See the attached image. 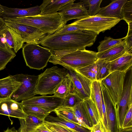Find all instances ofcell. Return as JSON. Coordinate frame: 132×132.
<instances>
[{"mask_svg":"<svg viewBox=\"0 0 132 132\" xmlns=\"http://www.w3.org/2000/svg\"><path fill=\"white\" fill-rule=\"evenodd\" d=\"M97 35L93 32L84 30L57 35L48 34L40 44L51 50H84L86 47L93 45Z\"/></svg>","mask_w":132,"mask_h":132,"instance_id":"obj_1","label":"cell"},{"mask_svg":"<svg viewBox=\"0 0 132 132\" xmlns=\"http://www.w3.org/2000/svg\"><path fill=\"white\" fill-rule=\"evenodd\" d=\"M52 55L48 62L59 64L69 71H74L95 62L97 52L85 50H51Z\"/></svg>","mask_w":132,"mask_h":132,"instance_id":"obj_2","label":"cell"},{"mask_svg":"<svg viewBox=\"0 0 132 132\" xmlns=\"http://www.w3.org/2000/svg\"><path fill=\"white\" fill-rule=\"evenodd\" d=\"M4 20L5 21L12 22L33 27L47 35L54 34L66 25L58 12Z\"/></svg>","mask_w":132,"mask_h":132,"instance_id":"obj_3","label":"cell"},{"mask_svg":"<svg viewBox=\"0 0 132 132\" xmlns=\"http://www.w3.org/2000/svg\"><path fill=\"white\" fill-rule=\"evenodd\" d=\"M67 73L65 68L56 66L47 69L38 75L36 88L37 95L54 94L56 88Z\"/></svg>","mask_w":132,"mask_h":132,"instance_id":"obj_4","label":"cell"},{"mask_svg":"<svg viewBox=\"0 0 132 132\" xmlns=\"http://www.w3.org/2000/svg\"><path fill=\"white\" fill-rule=\"evenodd\" d=\"M22 53L26 65L37 70L45 67L52 55L50 50L35 43L24 44Z\"/></svg>","mask_w":132,"mask_h":132,"instance_id":"obj_5","label":"cell"},{"mask_svg":"<svg viewBox=\"0 0 132 132\" xmlns=\"http://www.w3.org/2000/svg\"><path fill=\"white\" fill-rule=\"evenodd\" d=\"M119 19L106 17L96 14L79 20L72 23L83 30L93 32L97 35L101 32L110 30L118 23Z\"/></svg>","mask_w":132,"mask_h":132,"instance_id":"obj_6","label":"cell"},{"mask_svg":"<svg viewBox=\"0 0 132 132\" xmlns=\"http://www.w3.org/2000/svg\"><path fill=\"white\" fill-rule=\"evenodd\" d=\"M12 76L21 84L12 95L11 98L17 102L30 98L36 95V86L39 75L17 74Z\"/></svg>","mask_w":132,"mask_h":132,"instance_id":"obj_7","label":"cell"},{"mask_svg":"<svg viewBox=\"0 0 132 132\" xmlns=\"http://www.w3.org/2000/svg\"><path fill=\"white\" fill-rule=\"evenodd\" d=\"M132 105V69L126 72L122 92L117 107L119 129L122 128L125 116Z\"/></svg>","mask_w":132,"mask_h":132,"instance_id":"obj_8","label":"cell"},{"mask_svg":"<svg viewBox=\"0 0 132 132\" xmlns=\"http://www.w3.org/2000/svg\"><path fill=\"white\" fill-rule=\"evenodd\" d=\"M126 73L114 71L100 81L108 91L116 108L122 92Z\"/></svg>","mask_w":132,"mask_h":132,"instance_id":"obj_9","label":"cell"},{"mask_svg":"<svg viewBox=\"0 0 132 132\" xmlns=\"http://www.w3.org/2000/svg\"><path fill=\"white\" fill-rule=\"evenodd\" d=\"M5 23L19 35L24 43L27 44H40L41 41L47 35L30 26L10 21H5Z\"/></svg>","mask_w":132,"mask_h":132,"instance_id":"obj_10","label":"cell"},{"mask_svg":"<svg viewBox=\"0 0 132 132\" xmlns=\"http://www.w3.org/2000/svg\"><path fill=\"white\" fill-rule=\"evenodd\" d=\"M75 1L73 0L64 5L58 12L65 24L70 20H79L89 16L88 10L84 2L82 0L80 2L74 3Z\"/></svg>","mask_w":132,"mask_h":132,"instance_id":"obj_11","label":"cell"},{"mask_svg":"<svg viewBox=\"0 0 132 132\" xmlns=\"http://www.w3.org/2000/svg\"><path fill=\"white\" fill-rule=\"evenodd\" d=\"M24 43L20 36L5 24L0 28V47L16 53L22 48Z\"/></svg>","mask_w":132,"mask_h":132,"instance_id":"obj_12","label":"cell"},{"mask_svg":"<svg viewBox=\"0 0 132 132\" xmlns=\"http://www.w3.org/2000/svg\"><path fill=\"white\" fill-rule=\"evenodd\" d=\"M71 79V93L77 95L83 100L90 98L92 81L82 75L69 70Z\"/></svg>","mask_w":132,"mask_h":132,"instance_id":"obj_13","label":"cell"},{"mask_svg":"<svg viewBox=\"0 0 132 132\" xmlns=\"http://www.w3.org/2000/svg\"><path fill=\"white\" fill-rule=\"evenodd\" d=\"M64 98L54 95L34 96L22 101V105H32L41 108L51 113L59 107Z\"/></svg>","mask_w":132,"mask_h":132,"instance_id":"obj_14","label":"cell"},{"mask_svg":"<svg viewBox=\"0 0 132 132\" xmlns=\"http://www.w3.org/2000/svg\"><path fill=\"white\" fill-rule=\"evenodd\" d=\"M101 89L105 106L108 132H118L119 129L117 108L108 91L101 83Z\"/></svg>","mask_w":132,"mask_h":132,"instance_id":"obj_15","label":"cell"},{"mask_svg":"<svg viewBox=\"0 0 132 132\" xmlns=\"http://www.w3.org/2000/svg\"><path fill=\"white\" fill-rule=\"evenodd\" d=\"M0 114L19 118H26L22 105L11 98L0 101Z\"/></svg>","mask_w":132,"mask_h":132,"instance_id":"obj_16","label":"cell"},{"mask_svg":"<svg viewBox=\"0 0 132 132\" xmlns=\"http://www.w3.org/2000/svg\"><path fill=\"white\" fill-rule=\"evenodd\" d=\"M2 7L3 11L0 17L3 19L35 16L41 13L39 6L37 5L26 8L9 7L3 5Z\"/></svg>","mask_w":132,"mask_h":132,"instance_id":"obj_17","label":"cell"},{"mask_svg":"<svg viewBox=\"0 0 132 132\" xmlns=\"http://www.w3.org/2000/svg\"><path fill=\"white\" fill-rule=\"evenodd\" d=\"M21 84L12 76L0 79V101L11 98Z\"/></svg>","mask_w":132,"mask_h":132,"instance_id":"obj_18","label":"cell"},{"mask_svg":"<svg viewBox=\"0 0 132 132\" xmlns=\"http://www.w3.org/2000/svg\"><path fill=\"white\" fill-rule=\"evenodd\" d=\"M127 0H113L108 5L101 9L97 14L102 16L122 20L121 9Z\"/></svg>","mask_w":132,"mask_h":132,"instance_id":"obj_19","label":"cell"},{"mask_svg":"<svg viewBox=\"0 0 132 132\" xmlns=\"http://www.w3.org/2000/svg\"><path fill=\"white\" fill-rule=\"evenodd\" d=\"M124 40L118 44L104 51L97 52L98 59L106 62H111L126 53Z\"/></svg>","mask_w":132,"mask_h":132,"instance_id":"obj_20","label":"cell"},{"mask_svg":"<svg viewBox=\"0 0 132 132\" xmlns=\"http://www.w3.org/2000/svg\"><path fill=\"white\" fill-rule=\"evenodd\" d=\"M110 62L111 73L115 71L127 72L132 68V53H126Z\"/></svg>","mask_w":132,"mask_h":132,"instance_id":"obj_21","label":"cell"},{"mask_svg":"<svg viewBox=\"0 0 132 132\" xmlns=\"http://www.w3.org/2000/svg\"><path fill=\"white\" fill-rule=\"evenodd\" d=\"M73 0H44L39 6V15L53 14L58 12L60 8Z\"/></svg>","mask_w":132,"mask_h":132,"instance_id":"obj_22","label":"cell"},{"mask_svg":"<svg viewBox=\"0 0 132 132\" xmlns=\"http://www.w3.org/2000/svg\"><path fill=\"white\" fill-rule=\"evenodd\" d=\"M45 120L49 123L59 125L72 130L76 132H91V130L79 124L68 121L57 117L48 115Z\"/></svg>","mask_w":132,"mask_h":132,"instance_id":"obj_23","label":"cell"},{"mask_svg":"<svg viewBox=\"0 0 132 132\" xmlns=\"http://www.w3.org/2000/svg\"><path fill=\"white\" fill-rule=\"evenodd\" d=\"M72 108L79 124L91 129L93 125L86 111L83 101Z\"/></svg>","mask_w":132,"mask_h":132,"instance_id":"obj_24","label":"cell"},{"mask_svg":"<svg viewBox=\"0 0 132 132\" xmlns=\"http://www.w3.org/2000/svg\"><path fill=\"white\" fill-rule=\"evenodd\" d=\"M90 98L95 103L97 108L100 121L102 122L103 119V113L100 81L97 80L92 81Z\"/></svg>","mask_w":132,"mask_h":132,"instance_id":"obj_25","label":"cell"},{"mask_svg":"<svg viewBox=\"0 0 132 132\" xmlns=\"http://www.w3.org/2000/svg\"><path fill=\"white\" fill-rule=\"evenodd\" d=\"M20 127L18 132H33L38 126L43 123V121L37 117L27 115L25 118L19 119Z\"/></svg>","mask_w":132,"mask_h":132,"instance_id":"obj_26","label":"cell"},{"mask_svg":"<svg viewBox=\"0 0 132 132\" xmlns=\"http://www.w3.org/2000/svg\"><path fill=\"white\" fill-rule=\"evenodd\" d=\"M71 79L69 73H68L56 88L54 95L64 98L69 93H71Z\"/></svg>","mask_w":132,"mask_h":132,"instance_id":"obj_27","label":"cell"},{"mask_svg":"<svg viewBox=\"0 0 132 132\" xmlns=\"http://www.w3.org/2000/svg\"><path fill=\"white\" fill-rule=\"evenodd\" d=\"M84 106L93 124L96 125L100 121L97 108L95 103L90 98L83 100Z\"/></svg>","mask_w":132,"mask_h":132,"instance_id":"obj_28","label":"cell"},{"mask_svg":"<svg viewBox=\"0 0 132 132\" xmlns=\"http://www.w3.org/2000/svg\"><path fill=\"white\" fill-rule=\"evenodd\" d=\"M22 105L23 110L27 115H30L43 121L50 112L40 107L32 105Z\"/></svg>","mask_w":132,"mask_h":132,"instance_id":"obj_29","label":"cell"},{"mask_svg":"<svg viewBox=\"0 0 132 132\" xmlns=\"http://www.w3.org/2000/svg\"><path fill=\"white\" fill-rule=\"evenodd\" d=\"M54 111L57 117L60 118L68 121L79 124L72 108L59 107Z\"/></svg>","mask_w":132,"mask_h":132,"instance_id":"obj_30","label":"cell"},{"mask_svg":"<svg viewBox=\"0 0 132 132\" xmlns=\"http://www.w3.org/2000/svg\"><path fill=\"white\" fill-rule=\"evenodd\" d=\"M97 66L96 80L101 81L110 73V62H106L98 59L95 62Z\"/></svg>","mask_w":132,"mask_h":132,"instance_id":"obj_31","label":"cell"},{"mask_svg":"<svg viewBox=\"0 0 132 132\" xmlns=\"http://www.w3.org/2000/svg\"><path fill=\"white\" fill-rule=\"evenodd\" d=\"M74 71L92 81L96 80L97 66L95 62Z\"/></svg>","mask_w":132,"mask_h":132,"instance_id":"obj_32","label":"cell"},{"mask_svg":"<svg viewBox=\"0 0 132 132\" xmlns=\"http://www.w3.org/2000/svg\"><path fill=\"white\" fill-rule=\"evenodd\" d=\"M125 39H114L110 37H105L104 39L99 42L100 45L97 47L98 53L101 52L108 50L121 43Z\"/></svg>","mask_w":132,"mask_h":132,"instance_id":"obj_33","label":"cell"},{"mask_svg":"<svg viewBox=\"0 0 132 132\" xmlns=\"http://www.w3.org/2000/svg\"><path fill=\"white\" fill-rule=\"evenodd\" d=\"M13 51L0 47V71L5 68L7 64L16 56Z\"/></svg>","mask_w":132,"mask_h":132,"instance_id":"obj_34","label":"cell"},{"mask_svg":"<svg viewBox=\"0 0 132 132\" xmlns=\"http://www.w3.org/2000/svg\"><path fill=\"white\" fill-rule=\"evenodd\" d=\"M83 100L77 94L70 93L64 98L59 107L73 108Z\"/></svg>","mask_w":132,"mask_h":132,"instance_id":"obj_35","label":"cell"},{"mask_svg":"<svg viewBox=\"0 0 132 132\" xmlns=\"http://www.w3.org/2000/svg\"><path fill=\"white\" fill-rule=\"evenodd\" d=\"M121 13L122 20L128 24L132 22V0L127 1L122 6Z\"/></svg>","mask_w":132,"mask_h":132,"instance_id":"obj_36","label":"cell"},{"mask_svg":"<svg viewBox=\"0 0 132 132\" xmlns=\"http://www.w3.org/2000/svg\"><path fill=\"white\" fill-rule=\"evenodd\" d=\"M86 5L89 7L88 12L89 16H92L96 15L100 10V4L102 0H82Z\"/></svg>","mask_w":132,"mask_h":132,"instance_id":"obj_37","label":"cell"},{"mask_svg":"<svg viewBox=\"0 0 132 132\" xmlns=\"http://www.w3.org/2000/svg\"><path fill=\"white\" fill-rule=\"evenodd\" d=\"M44 125L52 132H76L75 131L64 127L55 124L49 123L44 120Z\"/></svg>","mask_w":132,"mask_h":132,"instance_id":"obj_38","label":"cell"},{"mask_svg":"<svg viewBox=\"0 0 132 132\" xmlns=\"http://www.w3.org/2000/svg\"><path fill=\"white\" fill-rule=\"evenodd\" d=\"M128 24V32L124 40L126 45V52L132 53V22Z\"/></svg>","mask_w":132,"mask_h":132,"instance_id":"obj_39","label":"cell"},{"mask_svg":"<svg viewBox=\"0 0 132 132\" xmlns=\"http://www.w3.org/2000/svg\"><path fill=\"white\" fill-rule=\"evenodd\" d=\"M82 30H84L82 29L71 23L69 24H66L62 28L57 31L53 34L57 35Z\"/></svg>","mask_w":132,"mask_h":132,"instance_id":"obj_40","label":"cell"},{"mask_svg":"<svg viewBox=\"0 0 132 132\" xmlns=\"http://www.w3.org/2000/svg\"><path fill=\"white\" fill-rule=\"evenodd\" d=\"M132 127V105L129 108L123 121L122 128Z\"/></svg>","mask_w":132,"mask_h":132,"instance_id":"obj_41","label":"cell"},{"mask_svg":"<svg viewBox=\"0 0 132 132\" xmlns=\"http://www.w3.org/2000/svg\"><path fill=\"white\" fill-rule=\"evenodd\" d=\"M91 130V132H105L100 121L97 124L93 125Z\"/></svg>","mask_w":132,"mask_h":132,"instance_id":"obj_42","label":"cell"},{"mask_svg":"<svg viewBox=\"0 0 132 132\" xmlns=\"http://www.w3.org/2000/svg\"><path fill=\"white\" fill-rule=\"evenodd\" d=\"M33 132H52L48 129L44 124L43 123L37 127Z\"/></svg>","mask_w":132,"mask_h":132,"instance_id":"obj_43","label":"cell"},{"mask_svg":"<svg viewBox=\"0 0 132 132\" xmlns=\"http://www.w3.org/2000/svg\"><path fill=\"white\" fill-rule=\"evenodd\" d=\"M118 132H132V127L120 129Z\"/></svg>","mask_w":132,"mask_h":132,"instance_id":"obj_44","label":"cell"},{"mask_svg":"<svg viewBox=\"0 0 132 132\" xmlns=\"http://www.w3.org/2000/svg\"><path fill=\"white\" fill-rule=\"evenodd\" d=\"M4 132H18L14 127L11 128L9 129L8 128Z\"/></svg>","mask_w":132,"mask_h":132,"instance_id":"obj_45","label":"cell"},{"mask_svg":"<svg viewBox=\"0 0 132 132\" xmlns=\"http://www.w3.org/2000/svg\"><path fill=\"white\" fill-rule=\"evenodd\" d=\"M5 24V21L2 18L0 17V28Z\"/></svg>","mask_w":132,"mask_h":132,"instance_id":"obj_46","label":"cell"},{"mask_svg":"<svg viewBox=\"0 0 132 132\" xmlns=\"http://www.w3.org/2000/svg\"><path fill=\"white\" fill-rule=\"evenodd\" d=\"M3 10L2 5L0 4V15H1L3 12Z\"/></svg>","mask_w":132,"mask_h":132,"instance_id":"obj_47","label":"cell"}]
</instances>
